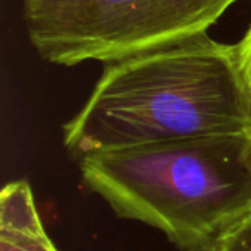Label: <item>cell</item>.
<instances>
[{
    "label": "cell",
    "mask_w": 251,
    "mask_h": 251,
    "mask_svg": "<svg viewBox=\"0 0 251 251\" xmlns=\"http://www.w3.org/2000/svg\"><path fill=\"white\" fill-rule=\"evenodd\" d=\"M0 251H59L26 181L9 182L0 193Z\"/></svg>",
    "instance_id": "4"
},
{
    "label": "cell",
    "mask_w": 251,
    "mask_h": 251,
    "mask_svg": "<svg viewBox=\"0 0 251 251\" xmlns=\"http://www.w3.org/2000/svg\"><path fill=\"white\" fill-rule=\"evenodd\" d=\"M208 251H224V250H222V246H220V244H217V246H213L212 250H208Z\"/></svg>",
    "instance_id": "7"
},
{
    "label": "cell",
    "mask_w": 251,
    "mask_h": 251,
    "mask_svg": "<svg viewBox=\"0 0 251 251\" xmlns=\"http://www.w3.org/2000/svg\"><path fill=\"white\" fill-rule=\"evenodd\" d=\"M224 251H251V215L236 226L222 241Z\"/></svg>",
    "instance_id": "5"
},
{
    "label": "cell",
    "mask_w": 251,
    "mask_h": 251,
    "mask_svg": "<svg viewBox=\"0 0 251 251\" xmlns=\"http://www.w3.org/2000/svg\"><path fill=\"white\" fill-rule=\"evenodd\" d=\"M248 143H250V151H251V131L248 133Z\"/></svg>",
    "instance_id": "8"
},
{
    "label": "cell",
    "mask_w": 251,
    "mask_h": 251,
    "mask_svg": "<svg viewBox=\"0 0 251 251\" xmlns=\"http://www.w3.org/2000/svg\"><path fill=\"white\" fill-rule=\"evenodd\" d=\"M251 131V91L237 45L208 35L103 64L83 107L62 126L77 158Z\"/></svg>",
    "instance_id": "1"
},
{
    "label": "cell",
    "mask_w": 251,
    "mask_h": 251,
    "mask_svg": "<svg viewBox=\"0 0 251 251\" xmlns=\"http://www.w3.org/2000/svg\"><path fill=\"white\" fill-rule=\"evenodd\" d=\"M77 165L115 215L160 230L181 251L212 250L251 215L248 133L100 151Z\"/></svg>",
    "instance_id": "2"
},
{
    "label": "cell",
    "mask_w": 251,
    "mask_h": 251,
    "mask_svg": "<svg viewBox=\"0 0 251 251\" xmlns=\"http://www.w3.org/2000/svg\"><path fill=\"white\" fill-rule=\"evenodd\" d=\"M236 45H237V52H239L241 67H243L248 88H250V91H251V25L248 26L246 33H244L243 38H241Z\"/></svg>",
    "instance_id": "6"
},
{
    "label": "cell",
    "mask_w": 251,
    "mask_h": 251,
    "mask_svg": "<svg viewBox=\"0 0 251 251\" xmlns=\"http://www.w3.org/2000/svg\"><path fill=\"white\" fill-rule=\"evenodd\" d=\"M239 0H25V25L43 60L114 62L208 35Z\"/></svg>",
    "instance_id": "3"
}]
</instances>
